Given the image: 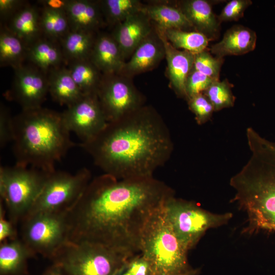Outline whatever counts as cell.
I'll list each match as a JSON object with an SVG mask.
<instances>
[{
  "instance_id": "cell-1",
  "label": "cell",
  "mask_w": 275,
  "mask_h": 275,
  "mask_svg": "<svg viewBox=\"0 0 275 275\" xmlns=\"http://www.w3.org/2000/svg\"><path fill=\"white\" fill-rule=\"evenodd\" d=\"M174 190L153 176L92 179L66 212L67 241L102 244L131 257L140 253L142 235Z\"/></svg>"
},
{
  "instance_id": "cell-2",
  "label": "cell",
  "mask_w": 275,
  "mask_h": 275,
  "mask_svg": "<svg viewBox=\"0 0 275 275\" xmlns=\"http://www.w3.org/2000/svg\"><path fill=\"white\" fill-rule=\"evenodd\" d=\"M104 174L118 179L153 176L174 150L170 130L152 105L107 122L93 139L79 144Z\"/></svg>"
},
{
  "instance_id": "cell-3",
  "label": "cell",
  "mask_w": 275,
  "mask_h": 275,
  "mask_svg": "<svg viewBox=\"0 0 275 275\" xmlns=\"http://www.w3.org/2000/svg\"><path fill=\"white\" fill-rule=\"evenodd\" d=\"M246 137L250 157L230 179L233 199L246 213L252 229L275 231V142L255 130Z\"/></svg>"
},
{
  "instance_id": "cell-4",
  "label": "cell",
  "mask_w": 275,
  "mask_h": 275,
  "mask_svg": "<svg viewBox=\"0 0 275 275\" xmlns=\"http://www.w3.org/2000/svg\"><path fill=\"white\" fill-rule=\"evenodd\" d=\"M13 152L16 164L46 172L76 146L63 121L62 114L42 107L22 110L13 117Z\"/></svg>"
},
{
  "instance_id": "cell-5",
  "label": "cell",
  "mask_w": 275,
  "mask_h": 275,
  "mask_svg": "<svg viewBox=\"0 0 275 275\" xmlns=\"http://www.w3.org/2000/svg\"><path fill=\"white\" fill-rule=\"evenodd\" d=\"M163 205L154 213L145 227L140 253L150 261L157 275L183 273L191 268L187 261L188 251L167 220Z\"/></svg>"
},
{
  "instance_id": "cell-6",
  "label": "cell",
  "mask_w": 275,
  "mask_h": 275,
  "mask_svg": "<svg viewBox=\"0 0 275 275\" xmlns=\"http://www.w3.org/2000/svg\"><path fill=\"white\" fill-rule=\"evenodd\" d=\"M50 173L17 164L1 167V201L15 225L26 215Z\"/></svg>"
},
{
  "instance_id": "cell-7",
  "label": "cell",
  "mask_w": 275,
  "mask_h": 275,
  "mask_svg": "<svg viewBox=\"0 0 275 275\" xmlns=\"http://www.w3.org/2000/svg\"><path fill=\"white\" fill-rule=\"evenodd\" d=\"M130 257L98 243L67 241L51 260L66 275H113Z\"/></svg>"
},
{
  "instance_id": "cell-8",
  "label": "cell",
  "mask_w": 275,
  "mask_h": 275,
  "mask_svg": "<svg viewBox=\"0 0 275 275\" xmlns=\"http://www.w3.org/2000/svg\"><path fill=\"white\" fill-rule=\"evenodd\" d=\"M163 209L175 234L188 251L195 247L207 230L227 223L232 217L229 213H212L175 196L165 202Z\"/></svg>"
},
{
  "instance_id": "cell-9",
  "label": "cell",
  "mask_w": 275,
  "mask_h": 275,
  "mask_svg": "<svg viewBox=\"0 0 275 275\" xmlns=\"http://www.w3.org/2000/svg\"><path fill=\"white\" fill-rule=\"evenodd\" d=\"M91 179V172L86 168L74 174L64 171L51 173L24 218L39 213L67 212L77 201Z\"/></svg>"
},
{
  "instance_id": "cell-10",
  "label": "cell",
  "mask_w": 275,
  "mask_h": 275,
  "mask_svg": "<svg viewBox=\"0 0 275 275\" xmlns=\"http://www.w3.org/2000/svg\"><path fill=\"white\" fill-rule=\"evenodd\" d=\"M66 212L39 213L21 222V239L34 253L51 259L67 241Z\"/></svg>"
},
{
  "instance_id": "cell-11",
  "label": "cell",
  "mask_w": 275,
  "mask_h": 275,
  "mask_svg": "<svg viewBox=\"0 0 275 275\" xmlns=\"http://www.w3.org/2000/svg\"><path fill=\"white\" fill-rule=\"evenodd\" d=\"M96 94L107 122L145 105V97L136 88L132 78L120 73L103 74Z\"/></svg>"
},
{
  "instance_id": "cell-12",
  "label": "cell",
  "mask_w": 275,
  "mask_h": 275,
  "mask_svg": "<svg viewBox=\"0 0 275 275\" xmlns=\"http://www.w3.org/2000/svg\"><path fill=\"white\" fill-rule=\"evenodd\" d=\"M62 114L68 130L75 133L82 143L93 139L107 123L96 93L84 95Z\"/></svg>"
},
{
  "instance_id": "cell-13",
  "label": "cell",
  "mask_w": 275,
  "mask_h": 275,
  "mask_svg": "<svg viewBox=\"0 0 275 275\" xmlns=\"http://www.w3.org/2000/svg\"><path fill=\"white\" fill-rule=\"evenodd\" d=\"M14 70L12 98L23 111L42 107L49 92L48 77L38 69L31 66L22 65Z\"/></svg>"
},
{
  "instance_id": "cell-14",
  "label": "cell",
  "mask_w": 275,
  "mask_h": 275,
  "mask_svg": "<svg viewBox=\"0 0 275 275\" xmlns=\"http://www.w3.org/2000/svg\"><path fill=\"white\" fill-rule=\"evenodd\" d=\"M153 29L152 21L142 11L115 26L112 35L125 62Z\"/></svg>"
},
{
  "instance_id": "cell-15",
  "label": "cell",
  "mask_w": 275,
  "mask_h": 275,
  "mask_svg": "<svg viewBox=\"0 0 275 275\" xmlns=\"http://www.w3.org/2000/svg\"><path fill=\"white\" fill-rule=\"evenodd\" d=\"M164 58V44L154 25L151 33L125 62L120 74L132 78L136 75L153 70Z\"/></svg>"
},
{
  "instance_id": "cell-16",
  "label": "cell",
  "mask_w": 275,
  "mask_h": 275,
  "mask_svg": "<svg viewBox=\"0 0 275 275\" xmlns=\"http://www.w3.org/2000/svg\"><path fill=\"white\" fill-rule=\"evenodd\" d=\"M164 44L167 73L170 86L177 95L187 100L185 84L194 66L195 54L175 48L167 40L163 31L156 26Z\"/></svg>"
},
{
  "instance_id": "cell-17",
  "label": "cell",
  "mask_w": 275,
  "mask_h": 275,
  "mask_svg": "<svg viewBox=\"0 0 275 275\" xmlns=\"http://www.w3.org/2000/svg\"><path fill=\"white\" fill-rule=\"evenodd\" d=\"M196 31L206 36L209 40L215 39L220 31L217 16L213 11L211 3L206 0H184L177 3Z\"/></svg>"
},
{
  "instance_id": "cell-18",
  "label": "cell",
  "mask_w": 275,
  "mask_h": 275,
  "mask_svg": "<svg viewBox=\"0 0 275 275\" xmlns=\"http://www.w3.org/2000/svg\"><path fill=\"white\" fill-rule=\"evenodd\" d=\"M256 41L255 31L242 25H234L227 30L219 42L211 46L210 52L220 58L242 55L253 51Z\"/></svg>"
},
{
  "instance_id": "cell-19",
  "label": "cell",
  "mask_w": 275,
  "mask_h": 275,
  "mask_svg": "<svg viewBox=\"0 0 275 275\" xmlns=\"http://www.w3.org/2000/svg\"><path fill=\"white\" fill-rule=\"evenodd\" d=\"M90 59L103 74L120 73L125 63L115 39L105 33L96 37Z\"/></svg>"
},
{
  "instance_id": "cell-20",
  "label": "cell",
  "mask_w": 275,
  "mask_h": 275,
  "mask_svg": "<svg viewBox=\"0 0 275 275\" xmlns=\"http://www.w3.org/2000/svg\"><path fill=\"white\" fill-rule=\"evenodd\" d=\"M66 13L70 31L94 32L103 23V15L100 2L70 0Z\"/></svg>"
},
{
  "instance_id": "cell-21",
  "label": "cell",
  "mask_w": 275,
  "mask_h": 275,
  "mask_svg": "<svg viewBox=\"0 0 275 275\" xmlns=\"http://www.w3.org/2000/svg\"><path fill=\"white\" fill-rule=\"evenodd\" d=\"M36 255L18 238L0 244V275H26L28 260Z\"/></svg>"
},
{
  "instance_id": "cell-22",
  "label": "cell",
  "mask_w": 275,
  "mask_h": 275,
  "mask_svg": "<svg viewBox=\"0 0 275 275\" xmlns=\"http://www.w3.org/2000/svg\"><path fill=\"white\" fill-rule=\"evenodd\" d=\"M48 81L49 93L53 99L61 105L68 107L84 95L68 68L52 69L48 76Z\"/></svg>"
},
{
  "instance_id": "cell-23",
  "label": "cell",
  "mask_w": 275,
  "mask_h": 275,
  "mask_svg": "<svg viewBox=\"0 0 275 275\" xmlns=\"http://www.w3.org/2000/svg\"><path fill=\"white\" fill-rule=\"evenodd\" d=\"M8 29L29 46L39 40L42 33L40 15L35 7L24 6L10 19Z\"/></svg>"
},
{
  "instance_id": "cell-24",
  "label": "cell",
  "mask_w": 275,
  "mask_h": 275,
  "mask_svg": "<svg viewBox=\"0 0 275 275\" xmlns=\"http://www.w3.org/2000/svg\"><path fill=\"white\" fill-rule=\"evenodd\" d=\"M143 12L157 27L184 31L193 28L181 10L176 6L158 3L144 5Z\"/></svg>"
},
{
  "instance_id": "cell-25",
  "label": "cell",
  "mask_w": 275,
  "mask_h": 275,
  "mask_svg": "<svg viewBox=\"0 0 275 275\" xmlns=\"http://www.w3.org/2000/svg\"><path fill=\"white\" fill-rule=\"evenodd\" d=\"M95 39L92 32L70 31L62 38L63 54L70 62L90 59Z\"/></svg>"
},
{
  "instance_id": "cell-26",
  "label": "cell",
  "mask_w": 275,
  "mask_h": 275,
  "mask_svg": "<svg viewBox=\"0 0 275 275\" xmlns=\"http://www.w3.org/2000/svg\"><path fill=\"white\" fill-rule=\"evenodd\" d=\"M68 69L84 95L96 93L103 74L90 59L71 62Z\"/></svg>"
},
{
  "instance_id": "cell-27",
  "label": "cell",
  "mask_w": 275,
  "mask_h": 275,
  "mask_svg": "<svg viewBox=\"0 0 275 275\" xmlns=\"http://www.w3.org/2000/svg\"><path fill=\"white\" fill-rule=\"evenodd\" d=\"M26 57L38 68L47 70L59 65L63 54L52 42L39 39L27 48Z\"/></svg>"
},
{
  "instance_id": "cell-28",
  "label": "cell",
  "mask_w": 275,
  "mask_h": 275,
  "mask_svg": "<svg viewBox=\"0 0 275 275\" xmlns=\"http://www.w3.org/2000/svg\"><path fill=\"white\" fill-rule=\"evenodd\" d=\"M26 45L8 28L0 34V63L1 66H11L14 69L22 65L26 57Z\"/></svg>"
},
{
  "instance_id": "cell-29",
  "label": "cell",
  "mask_w": 275,
  "mask_h": 275,
  "mask_svg": "<svg viewBox=\"0 0 275 275\" xmlns=\"http://www.w3.org/2000/svg\"><path fill=\"white\" fill-rule=\"evenodd\" d=\"M161 30L167 40L178 49L182 48L194 54L207 49L209 40L200 32L179 29Z\"/></svg>"
},
{
  "instance_id": "cell-30",
  "label": "cell",
  "mask_w": 275,
  "mask_h": 275,
  "mask_svg": "<svg viewBox=\"0 0 275 275\" xmlns=\"http://www.w3.org/2000/svg\"><path fill=\"white\" fill-rule=\"evenodd\" d=\"M99 2L107 22L115 26L142 11L144 5L138 0H104Z\"/></svg>"
},
{
  "instance_id": "cell-31",
  "label": "cell",
  "mask_w": 275,
  "mask_h": 275,
  "mask_svg": "<svg viewBox=\"0 0 275 275\" xmlns=\"http://www.w3.org/2000/svg\"><path fill=\"white\" fill-rule=\"evenodd\" d=\"M40 25L42 33L51 39H62L70 31L65 11L44 7L40 14Z\"/></svg>"
},
{
  "instance_id": "cell-32",
  "label": "cell",
  "mask_w": 275,
  "mask_h": 275,
  "mask_svg": "<svg viewBox=\"0 0 275 275\" xmlns=\"http://www.w3.org/2000/svg\"><path fill=\"white\" fill-rule=\"evenodd\" d=\"M203 94L212 103L215 111L234 105L235 97L232 91V85L226 79L214 81Z\"/></svg>"
},
{
  "instance_id": "cell-33",
  "label": "cell",
  "mask_w": 275,
  "mask_h": 275,
  "mask_svg": "<svg viewBox=\"0 0 275 275\" xmlns=\"http://www.w3.org/2000/svg\"><path fill=\"white\" fill-rule=\"evenodd\" d=\"M223 63V58L213 57L206 49L195 54L193 68L214 80H219Z\"/></svg>"
},
{
  "instance_id": "cell-34",
  "label": "cell",
  "mask_w": 275,
  "mask_h": 275,
  "mask_svg": "<svg viewBox=\"0 0 275 275\" xmlns=\"http://www.w3.org/2000/svg\"><path fill=\"white\" fill-rule=\"evenodd\" d=\"M189 109L194 113L197 123L202 125L207 122L215 111L213 105L203 94H200L187 100Z\"/></svg>"
},
{
  "instance_id": "cell-35",
  "label": "cell",
  "mask_w": 275,
  "mask_h": 275,
  "mask_svg": "<svg viewBox=\"0 0 275 275\" xmlns=\"http://www.w3.org/2000/svg\"><path fill=\"white\" fill-rule=\"evenodd\" d=\"M215 80H214L193 68L186 81V100L193 96L203 93Z\"/></svg>"
},
{
  "instance_id": "cell-36",
  "label": "cell",
  "mask_w": 275,
  "mask_h": 275,
  "mask_svg": "<svg viewBox=\"0 0 275 275\" xmlns=\"http://www.w3.org/2000/svg\"><path fill=\"white\" fill-rule=\"evenodd\" d=\"M123 267L126 275H157L151 263L141 253L126 260Z\"/></svg>"
},
{
  "instance_id": "cell-37",
  "label": "cell",
  "mask_w": 275,
  "mask_h": 275,
  "mask_svg": "<svg viewBox=\"0 0 275 275\" xmlns=\"http://www.w3.org/2000/svg\"><path fill=\"white\" fill-rule=\"evenodd\" d=\"M252 4L251 0L229 1L217 16L219 21H237L243 16L245 10Z\"/></svg>"
},
{
  "instance_id": "cell-38",
  "label": "cell",
  "mask_w": 275,
  "mask_h": 275,
  "mask_svg": "<svg viewBox=\"0 0 275 275\" xmlns=\"http://www.w3.org/2000/svg\"><path fill=\"white\" fill-rule=\"evenodd\" d=\"M14 139L13 117L4 105L0 108V145L3 148Z\"/></svg>"
},
{
  "instance_id": "cell-39",
  "label": "cell",
  "mask_w": 275,
  "mask_h": 275,
  "mask_svg": "<svg viewBox=\"0 0 275 275\" xmlns=\"http://www.w3.org/2000/svg\"><path fill=\"white\" fill-rule=\"evenodd\" d=\"M6 210L3 203L0 204V242L15 239L18 237L15 226L11 221L7 219Z\"/></svg>"
},
{
  "instance_id": "cell-40",
  "label": "cell",
  "mask_w": 275,
  "mask_h": 275,
  "mask_svg": "<svg viewBox=\"0 0 275 275\" xmlns=\"http://www.w3.org/2000/svg\"><path fill=\"white\" fill-rule=\"evenodd\" d=\"M20 0H0V15L3 20L10 19L24 6Z\"/></svg>"
},
{
  "instance_id": "cell-41",
  "label": "cell",
  "mask_w": 275,
  "mask_h": 275,
  "mask_svg": "<svg viewBox=\"0 0 275 275\" xmlns=\"http://www.w3.org/2000/svg\"><path fill=\"white\" fill-rule=\"evenodd\" d=\"M70 0H43L39 1L43 7L54 10L65 11Z\"/></svg>"
},
{
  "instance_id": "cell-42",
  "label": "cell",
  "mask_w": 275,
  "mask_h": 275,
  "mask_svg": "<svg viewBox=\"0 0 275 275\" xmlns=\"http://www.w3.org/2000/svg\"><path fill=\"white\" fill-rule=\"evenodd\" d=\"M41 275H66L58 265L52 264Z\"/></svg>"
},
{
  "instance_id": "cell-43",
  "label": "cell",
  "mask_w": 275,
  "mask_h": 275,
  "mask_svg": "<svg viewBox=\"0 0 275 275\" xmlns=\"http://www.w3.org/2000/svg\"><path fill=\"white\" fill-rule=\"evenodd\" d=\"M200 272V269L190 268L188 270L179 274H172V275H198Z\"/></svg>"
}]
</instances>
